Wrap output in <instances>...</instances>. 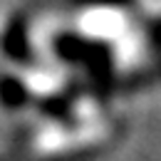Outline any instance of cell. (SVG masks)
<instances>
[{
  "instance_id": "2",
  "label": "cell",
  "mask_w": 161,
  "mask_h": 161,
  "mask_svg": "<svg viewBox=\"0 0 161 161\" xmlns=\"http://www.w3.org/2000/svg\"><path fill=\"white\" fill-rule=\"evenodd\" d=\"M3 50H8L13 57H22V52H27V45H25V32H22V22H20V20L13 22L10 32L5 35Z\"/></svg>"
},
{
  "instance_id": "3",
  "label": "cell",
  "mask_w": 161,
  "mask_h": 161,
  "mask_svg": "<svg viewBox=\"0 0 161 161\" xmlns=\"http://www.w3.org/2000/svg\"><path fill=\"white\" fill-rule=\"evenodd\" d=\"M80 3H89V5H121L124 0H80Z\"/></svg>"
},
{
  "instance_id": "1",
  "label": "cell",
  "mask_w": 161,
  "mask_h": 161,
  "mask_svg": "<svg viewBox=\"0 0 161 161\" xmlns=\"http://www.w3.org/2000/svg\"><path fill=\"white\" fill-rule=\"evenodd\" d=\"M25 87H22L20 82L10 80V77H3L0 80V99L3 104H8V107H20L25 104Z\"/></svg>"
}]
</instances>
